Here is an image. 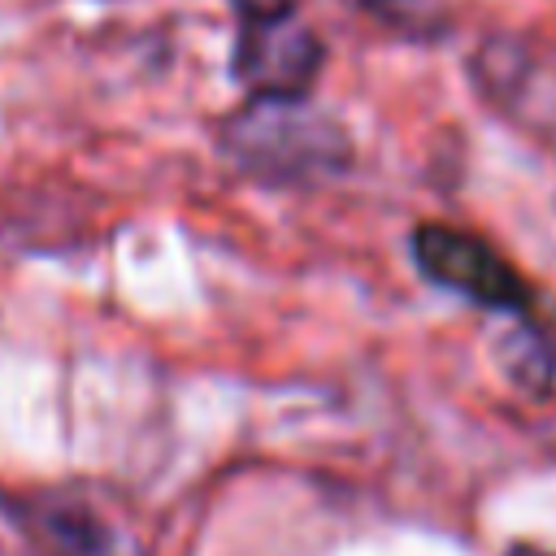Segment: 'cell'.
<instances>
[{"label":"cell","mask_w":556,"mask_h":556,"mask_svg":"<svg viewBox=\"0 0 556 556\" xmlns=\"http://www.w3.org/2000/svg\"><path fill=\"white\" fill-rule=\"evenodd\" d=\"M222 152L265 182H308L352 161V143L334 117L308 109V100L265 96H252L226 117Z\"/></svg>","instance_id":"cell-1"},{"label":"cell","mask_w":556,"mask_h":556,"mask_svg":"<svg viewBox=\"0 0 556 556\" xmlns=\"http://www.w3.org/2000/svg\"><path fill=\"white\" fill-rule=\"evenodd\" d=\"M413 265L426 282L456 291L460 300L513 317V326H543L539 321V291L517 274V265L482 235L452 226V222H421L408 239Z\"/></svg>","instance_id":"cell-2"},{"label":"cell","mask_w":556,"mask_h":556,"mask_svg":"<svg viewBox=\"0 0 556 556\" xmlns=\"http://www.w3.org/2000/svg\"><path fill=\"white\" fill-rule=\"evenodd\" d=\"M235 9V78L265 100H304L326 65L317 30L300 0H230Z\"/></svg>","instance_id":"cell-3"},{"label":"cell","mask_w":556,"mask_h":556,"mask_svg":"<svg viewBox=\"0 0 556 556\" xmlns=\"http://www.w3.org/2000/svg\"><path fill=\"white\" fill-rule=\"evenodd\" d=\"M30 534L48 556H122L117 530L83 500H39L30 508Z\"/></svg>","instance_id":"cell-4"},{"label":"cell","mask_w":556,"mask_h":556,"mask_svg":"<svg viewBox=\"0 0 556 556\" xmlns=\"http://www.w3.org/2000/svg\"><path fill=\"white\" fill-rule=\"evenodd\" d=\"M361 9L374 22L400 30L404 39H421L426 43V39H439L447 30V9L439 0H361Z\"/></svg>","instance_id":"cell-5"},{"label":"cell","mask_w":556,"mask_h":556,"mask_svg":"<svg viewBox=\"0 0 556 556\" xmlns=\"http://www.w3.org/2000/svg\"><path fill=\"white\" fill-rule=\"evenodd\" d=\"M504 556H556V552H543V547H526V543H517V547H508Z\"/></svg>","instance_id":"cell-6"}]
</instances>
